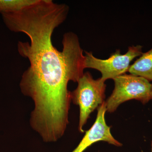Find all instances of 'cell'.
<instances>
[{
	"mask_svg": "<svg viewBox=\"0 0 152 152\" xmlns=\"http://www.w3.org/2000/svg\"><path fill=\"white\" fill-rule=\"evenodd\" d=\"M151 152H152V141L151 143Z\"/></svg>",
	"mask_w": 152,
	"mask_h": 152,
	"instance_id": "9c48e42d",
	"label": "cell"
},
{
	"mask_svg": "<svg viewBox=\"0 0 152 152\" xmlns=\"http://www.w3.org/2000/svg\"><path fill=\"white\" fill-rule=\"evenodd\" d=\"M128 72L131 74L152 81V48L143 53L134 64L130 65Z\"/></svg>",
	"mask_w": 152,
	"mask_h": 152,
	"instance_id": "8992f818",
	"label": "cell"
},
{
	"mask_svg": "<svg viewBox=\"0 0 152 152\" xmlns=\"http://www.w3.org/2000/svg\"><path fill=\"white\" fill-rule=\"evenodd\" d=\"M38 0H0V12L12 13L23 10L32 5Z\"/></svg>",
	"mask_w": 152,
	"mask_h": 152,
	"instance_id": "52a82bcc",
	"label": "cell"
},
{
	"mask_svg": "<svg viewBox=\"0 0 152 152\" xmlns=\"http://www.w3.org/2000/svg\"><path fill=\"white\" fill-rule=\"evenodd\" d=\"M97 110L96 118L94 124L86 132L82 140L72 152H84L93 144L100 141L107 142L117 147L122 146V144L112 135L110 127L106 123L105 114L107 111L105 102L99 106Z\"/></svg>",
	"mask_w": 152,
	"mask_h": 152,
	"instance_id": "5b68a950",
	"label": "cell"
},
{
	"mask_svg": "<svg viewBox=\"0 0 152 152\" xmlns=\"http://www.w3.org/2000/svg\"><path fill=\"white\" fill-rule=\"evenodd\" d=\"M151 99H152V91H151Z\"/></svg>",
	"mask_w": 152,
	"mask_h": 152,
	"instance_id": "ba28073f",
	"label": "cell"
},
{
	"mask_svg": "<svg viewBox=\"0 0 152 152\" xmlns=\"http://www.w3.org/2000/svg\"><path fill=\"white\" fill-rule=\"evenodd\" d=\"M69 10L66 4L38 0L20 12L3 14L9 29L24 33L30 39L18 44L19 53L30 63L20 86L34 105L30 126L42 132L66 130L72 101L68 83H77L86 69L83 50L75 33L64 34L61 51L52 43L54 31L65 21Z\"/></svg>",
	"mask_w": 152,
	"mask_h": 152,
	"instance_id": "6da1fadb",
	"label": "cell"
},
{
	"mask_svg": "<svg viewBox=\"0 0 152 152\" xmlns=\"http://www.w3.org/2000/svg\"><path fill=\"white\" fill-rule=\"evenodd\" d=\"M77 88L71 92V100L80 108L78 130L83 133V128L90 115L103 103L105 98V81L101 78L95 80L89 72L84 73L77 82Z\"/></svg>",
	"mask_w": 152,
	"mask_h": 152,
	"instance_id": "7a4b0ae2",
	"label": "cell"
},
{
	"mask_svg": "<svg viewBox=\"0 0 152 152\" xmlns=\"http://www.w3.org/2000/svg\"><path fill=\"white\" fill-rule=\"evenodd\" d=\"M142 48L139 45L131 46L124 54H121V51L118 49L107 59L98 58L92 52L85 51V68H91L100 72L101 79L105 81L108 79L113 80L128 72L131 62L143 53Z\"/></svg>",
	"mask_w": 152,
	"mask_h": 152,
	"instance_id": "277c9868",
	"label": "cell"
},
{
	"mask_svg": "<svg viewBox=\"0 0 152 152\" xmlns=\"http://www.w3.org/2000/svg\"><path fill=\"white\" fill-rule=\"evenodd\" d=\"M113 80V91L105 101L107 112L113 113L121 104L131 100L146 104L151 99L152 84L146 79L125 74Z\"/></svg>",
	"mask_w": 152,
	"mask_h": 152,
	"instance_id": "3957f363",
	"label": "cell"
}]
</instances>
